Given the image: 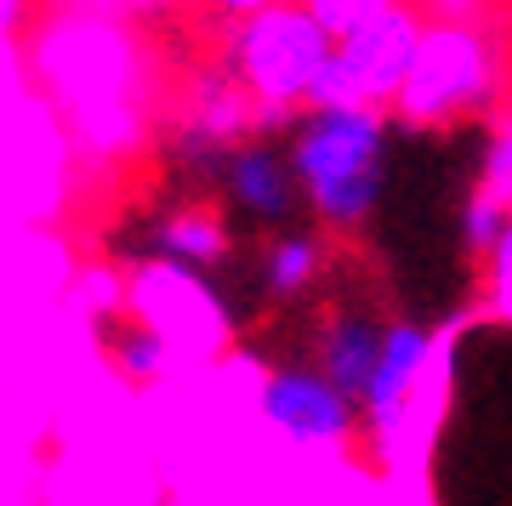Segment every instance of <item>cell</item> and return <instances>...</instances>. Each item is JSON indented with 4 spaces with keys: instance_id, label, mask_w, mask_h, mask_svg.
Returning a JSON list of instances; mask_svg holds the SVG:
<instances>
[{
    "instance_id": "1",
    "label": "cell",
    "mask_w": 512,
    "mask_h": 506,
    "mask_svg": "<svg viewBox=\"0 0 512 506\" xmlns=\"http://www.w3.org/2000/svg\"><path fill=\"white\" fill-rule=\"evenodd\" d=\"M387 131H393L387 109H353V103H308L279 131L308 199V222L342 239L365 234L387 194Z\"/></svg>"
},
{
    "instance_id": "2",
    "label": "cell",
    "mask_w": 512,
    "mask_h": 506,
    "mask_svg": "<svg viewBox=\"0 0 512 506\" xmlns=\"http://www.w3.org/2000/svg\"><path fill=\"white\" fill-rule=\"evenodd\" d=\"M330 52H336V40L302 0H279V6H268V12H256L245 23H228L217 46L228 74L256 103V126L262 131H285L319 97Z\"/></svg>"
},
{
    "instance_id": "3",
    "label": "cell",
    "mask_w": 512,
    "mask_h": 506,
    "mask_svg": "<svg viewBox=\"0 0 512 506\" xmlns=\"http://www.w3.org/2000/svg\"><path fill=\"white\" fill-rule=\"evenodd\" d=\"M507 46L490 23H421L416 57L393 97V120L410 131H450L501 109Z\"/></svg>"
},
{
    "instance_id": "4",
    "label": "cell",
    "mask_w": 512,
    "mask_h": 506,
    "mask_svg": "<svg viewBox=\"0 0 512 506\" xmlns=\"http://www.w3.org/2000/svg\"><path fill=\"white\" fill-rule=\"evenodd\" d=\"M200 194L217 199V211L234 222V234L245 245L279 234V228H296V222L308 217V199H302L296 165L285 154V137L262 131V126L222 154V165L211 171V182H205Z\"/></svg>"
},
{
    "instance_id": "5",
    "label": "cell",
    "mask_w": 512,
    "mask_h": 506,
    "mask_svg": "<svg viewBox=\"0 0 512 506\" xmlns=\"http://www.w3.org/2000/svg\"><path fill=\"white\" fill-rule=\"evenodd\" d=\"M256 416L291 450H313V455H336L359 438V404L325 370H313L308 359H274L262 370Z\"/></svg>"
},
{
    "instance_id": "6",
    "label": "cell",
    "mask_w": 512,
    "mask_h": 506,
    "mask_svg": "<svg viewBox=\"0 0 512 506\" xmlns=\"http://www.w3.org/2000/svg\"><path fill=\"white\" fill-rule=\"evenodd\" d=\"M421 23L427 18H421L416 6H399V12H387V18L342 35L336 52H330V69H325V80H319V97H313V103L393 109L404 74H410V57H416Z\"/></svg>"
},
{
    "instance_id": "7",
    "label": "cell",
    "mask_w": 512,
    "mask_h": 506,
    "mask_svg": "<svg viewBox=\"0 0 512 506\" xmlns=\"http://www.w3.org/2000/svg\"><path fill=\"white\" fill-rule=\"evenodd\" d=\"M433 330L416 325V319H387L382 336V359L370 370V387L359 398V438L370 444L376 461H393L404 450V433H410V410H416V393L427 370H433Z\"/></svg>"
},
{
    "instance_id": "8",
    "label": "cell",
    "mask_w": 512,
    "mask_h": 506,
    "mask_svg": "<svg viewBox=\"0 0 512 506\" xmlns=\"http://www.w3.org/2000/svg\"><path fill=\"white\" fill-rule=\"evenodd\" d=\"M325 239L330 234L319 228V222H296V228H279V234L256 239L251 256H245L239 285L251 290L262 308H302L330 273V245ZM245 290H239V319H245Z\"/></svg>"
},
{
    "instance_id": "9",
    "label": "cell",
    "mask_w": 512,
    "mask_h": 506,
    "mask_svg": "<svg viewBox=\"0 0 512 506\" xmlns=\"http://www.w3.org/2000/svg\"><path fill=\"white\" fill-rule=\"evenodd\" d=\"M92 347H97V359L109 364L120 381H131V387H154L165 376L171 353H177L171 330L131 290H120V296L92 308Z\"/></svg>"
},
{
    "instance_id": "10",
    "label": "cell",
    "mask_w": 512,
    "mask_h": 506,
    "mask_svg": "<svg viewBox=\"0 0 512 506\" xmlns=\"http://www.w3.org/2000/svg\"><path fill=\"white\" fill-rule=\"evenodd\" d=\"M382 336H387V319H376L370 308H353V302L348 308H325L308 325L296 359H308L313 370H325V376L359 404L365 387H370V370L382 359Z\"/></svg>"
},
{
    "instance_id": "11",
    "label": "cell",
    "mask_w": 512,
    "mask_h": 506,
    "mask_svg": "<svg viewBox=\"0 0 512 506\" xmlns=\"http://www.w3.org/2000/svg\"><path fill=\"white\" fill-rule=\"evenodd\" d=\"M507 217H512L507 199H495L490 188H478L473 182V194H467V205H461V251L473 256V262H484V251L501 239Z\"/></svg>"
},
{
    "instance_id": "12",
    "label": "cell",
    "mask_w": 512,
    "mask_h": 506,
    "mask_svg": "<svg viewBox=\"0 0 512 506\" xmlns=\"http://www.w3.org/2000/svg\"><path fill=\"white\" fill-rule=\"evenodd\" d=\"M302 6L330 29V40H342V35H353V29H365V23L387 18V12L410 6V0H302Z\"/></svg>"
},
{
    "instance_id": "13",
    "label": "cell",
    "mask_w": 512,
    "mask_h": 506,
    "mask_svg": "<svg viewBox=\"0 0 512 506\" xmlns=\"http://www.w3.org/2000/svg\"><path fill=\"white\" fill-rule=\"evenodd\" d=\"M484 290H490V308L501 319H512V217L501 228V239L484 251Z\"/></svg>"
},
{
    "instance_id": "14",
    "label": "cell",
    "mask_w": 512,
    "mask_h": 506,
    "mask_svg": "<svg viewBox=\"0 0 512 506\" xmlns=\"http://www.w3.org/2000/svg\"><path fill=\"white\" fill-rule=\"evenodd\" d=\"M478 188H490L495 199H507V205H512V114L501 120V131H495L490 148H484V171H478Z\"/></svg>"
},
{
    "instance_id": "15",
    "label": "cell",
    "mask_w": 512,
    "mask_h": 506,
    "mask_svg": "<svg viewBox=\"0 0 512 506\" xmlns=\"http://www.w3.org/2000/svg\"><path fill=\"white\" fill-rule=\"evenodd\" d=\"M421 18L433 23H490L495 0H410Z\"/></svg>"
},
{
    "instance_id": "16",
    "label": "cell",
    "mask_w": 512,
    "mask_h": 506,
    "mask_svg": "<svg viewBox=\"0 0 512 506\" xmlns=\"http://www.w3.org/2000/svg\"><path fill=\"white\" fill-rule=\"evenodd\" d=\"M268 6H279V0H200V12L217 23V29L245 23V18H256V12H268Z\"/></svg>"
}]
</instances>
